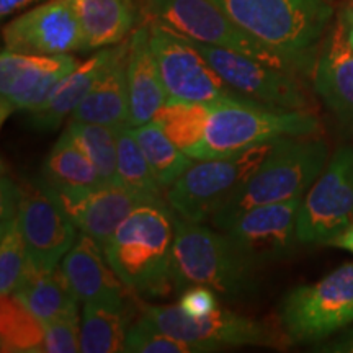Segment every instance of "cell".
Wrapping results in <instances>:
<instances>
[{
  "label": "cell",
  "instance_id": "6da1fadb",
  "mask_svg": "<svg viewBox=\"0 0 353 353\" xmlns=\"http://www.w3.org/2000/svg\"><path fill=\"white\" fill-rule=\"evenodd\" d=\"M154 120L195 161L228 157L286 136L321 132L314 112L242 101H169Z\"/></svg>",
  "mask_w": 353,
  "mask_h": 353
},
{
  "label": "cell",
  "instance_id": "7a4b0ae2",
  "mask_svg": "<svg viewBox=\"0 0 353 353\" xmlns=\"http://www.w3.org/2000/svg\"><path fill=\"white\" fill-rule=\"evenodd\" d=\"M175 213L165 201L138 206L114 231L103 252L132 296L161 299L174 288Z\"/></svg>",
  "mask_w": 353,
  "mask_h": 353
},
{
  "label": "cell",
  "instance_id": "3957f363",
  "mask_svg": "<svg viewBox=\"0 0 353 353\" xmlns=\"http://www.w3.org/2000/svg\"><path fill=\"white\" fill-rule=\"evenodd\" d=\"M237 25L301 76L314 72L337 0H214Z\"/></svg>",
  "mask_w": 353,
  "mask_h": 353
},
{
  "label": "cell",
  "instance_id": "277c9868",
  "mask_svg": "<svg viewBox=\"0 0 353 353\" xmlns=\"http://www.w3.org/2000/svg\"><path fill=\"white\" fill-rule=\"evenodd\" d=\"M257 268L224 231H213L175 214L172 273L176 293L203 285L228 301H245L257 296Z\"/></svg>",
  "mask_w": 353,
  "mask_h": 353
},
{
  "label": "cell",
  "instance_id": "5b68a950",
  "mask_svg": "<svg viewBox=\"0 0 353 353\" xmlns=\"http://www.w3.org/2000/svg\"><path fill=\"white\" fill-rule=\"evenodd\" d=\"M329 162V145L319 134L286 136L273 141L272 151L231 201L210 223L224 231L234 219L255 206L301 198Z\"/></svg>",
  "mask_w": 353,
  "mask_h": 353
},
{
  "label": "cell",
  "instance_id": "8992f818",
  "mask_svg": "<svg viewBox=\"0 0 353 353\" xmlns=\"http://www.w3.org/2000/svg\"><path fill=\"white\" fill-rule=\"evenodd\" d=\"M136 303L141 307V317L144 321L176 341L185 342L195 353L244 345L272 348L291 345L285 332L231 309L219 307L206 317H190L179 304L152 306L141 298H136Z\"/></svg>",
  "mask_w": 353,
  "mask_h": 353
},
{
  "label": "cell",
  "instance_id": "52a82bcc",
  "mask_svg": "<svg viewBox=\"0 0 353 353\" xmlns=\"http://www.w3.org/2000/svg\"><path fill=\"white\" fill-rule=\"evenodd\" d=\"M272 145L273 141L228 157L195 161L165 190L167 205L176 216L192 223L211 221L252 179Z\"/></svg>",
  "mask_w": 353,
  "mask_h": 353
},
{
  "label": "cell",
  "instance_id": "ba28073f",
  "mask_svg": "<svg viewBox=\"0 0 353 353\" xmlns=\"http://www.w3.org/2000/svg\"><path fill=\"white\" fill-rule=\"evenodd\" d=\"M278 319L291 343H317L353 324V262L316 283L290 290Z\"/></svg>",
  "mask_w": 353,
  "mask_h": 353
},
{
  "label": "cell",
  "instance_id": "9c48e42d",
  "mask_svg": "<svg viewBox=\"0 0 353 353\" xmlns=\"http://www.w3.org/2000/svg\"><path fill=\"white\" fill-rule=\"evenodd\" d=\"M141 13L143 21H154L192 41L226 48L275 68L293 70L237 25L214 0H141Z\"/></svg>",
  "mask_w": 353,
  "mask_h": 353
},
{
  "label": "cell",
  "instance_id": "30bf717a",
  "mask_svg": "<svg viewBox=\"0 0 353 353\" xmlns=\"http://www.w3.org/2000/svg\"><path fill=\"white\" fill-rule=\"evenodd\" d=\"M144 23L149 25L151 48L169 101L259 103L226 83L188 38L154 21Z\"/></svg>",
  "mask_w": 353,
  "mask_h": 353
},
{
  "label": "cell",
  "instance_id": "8fae6325",
  "mask_svg": "<svg viewBox=\"0 0 353 353\" xmlns=\"http://www.w3.org/2000/svg\"><path fill=\"white\" fill-rule=\"evenodd\" d=\"M19 216L28 265L37 272L59 267L74 245L79 229L43 175L17 180Z\"/></svg>",
  "mask_w": 353,
  "mask_h": 353
},
{
  "label": "cell",
  "instance_id": "7c38bea8",
  "mask_svg": "<svg viewBox=\"0 0 353 353\" xmlns=\"http://www.w3.org/2000/svg\"><path fill=\"white\" fill-rule=\"evenodd\" d=\"M192 43L226 83L247 99L267 107L291 112H312L314 108L316 103L304 85L301 74L275 68L226 48Z\"/></svg>",
  "mask_w": 353,
  "mask_h": 353
},
{
  "label": "cell",
  "instance_id": "4fadbf2b",
  "mask_svg": "<svg viewBox=\"0 0 353 353\" xmlns=\"http://www.w3.org/2000/svg\"><path fill=\"white\" fill-rule=\"evenodd\" d=\"M353 224V148L342 145L303 198L298 213L299 244L329 245Z\"/></svg>",
  "mask_w": 353,
  "mask_h": 353
},
{
  "label": "cell",
  "instance_id": "5bb4252c",
  "mask_svg": "<svg viewBox=\"0 0 353 353\" xmlns=\"http://www.w3.org/2000/svg\"><path fill=\"white\" fill-rule=\"evenodd\" d=\"M3 48L34 56H61L88 51L82 26L69 0H46L8 21Z\"/></svg>",
  "mask_w": 353,
  "mask_h": 353
},
{
  "label": "cell",
  "instance_id": "9a60e30c",
  "mask_svg": "<svg viewBox=\"0 0 353 353\" xmlns=\"http://www.w3.org/2000/svg\"><path fill=\"white\" fill-rule=\"evenodd\" d=\"M81 64L72 54L34 56L8 51L0 54V121L13 113L32 112L50 97L61 79Z\"/></svg>",
  "mask_w": 353,
  "mask_h": 353
},
{
  "label": "cell",
  "instance_id": "2e32d148",
  "mask_svg": "<svg viewBox=\"0 0 353 353\" xmlns=\"http://www.w3.org/2000/svg\"><path fill=\"white\" fill-rule=\"evenodd\" d=\"M303 198L255 206L224 229L250 262L265 265L293 254L298 239V213Z\"/></svg>",
  "mask_w": 353,
  "mask_h": 353
},
{
  "label": "cell",
  "instance_id": "e0dca14e",
  "mask_svg": "<svg viewBox=\"0 0 353 353\" xmlns=\"http://www.w3.org/2000/svg\"><path fill=\"white\" fill-rule=\"evenodd\" d=\"M54 192L79 231L90 236L101 247L132 211L151 201L117 183H101L83 190L54 188Z\"/></svg>",
  "mask_w": 353,
  "mask_h": 353
},
{
  "label": "cell",
  "instance_id": "ac0fdd59",
  "mask_svg": "<svg viewBox=\"0 0 353 353\" xmlns=\"http://www.w3.org/2000/svg\"><path fill=\"white\" fill-rule=\"evenodd\" d=\"M312 82L325 107L353 136V48L339 17L321 46Z\"/></svg>",
  "mask_w": 353,
  "mask_h": 353
},
{
  "label": "cell",
  "instance_id": "d6986e66",
  "mask_svg": "<svg viewBox=\"0 0 353 353\" xmlns=\"http://www.w3.org/2000/svg\"><path fill=\"white\" fill-rule=\"evenodd\" d=\"M61 270L82 304L88 301H128L132 296L110 267L103 247L81 231L74 245L61 260Z\"/></svg>",
  "mask_w": 353,
  "mask_h": 353
},
{
  "label": "cell",
  "instance_id": "ffe728a7",
  "mask_svg": "<svg viewBox=\"0 0 353 353\" xmlns=\"http://www.w3.org/2000/svg\"><path fill=\"white\" fill-rule=\"evenodd\" d=\"M128 51H130V38L114 44L112 57L105 64L90 94L74 112L70 120L105 125L117 130L130 125Z\"/></svg>",
  "mask_w": 353,
  "mask_h": 353
},
{
  "label": "cell",
  "instance_id": "44dd1931",
  "mask_svg": "<svg viewBox=\"0 0 353 353\" xmlns=\"http://www.w3.org/2000/svg\"><path fill=\"white\" fill-rule=\"evenodd\" d=\"M128 90H130V125L143 126L152 121L169 103V95L151 48L149 25L141 23L130 37L128 51Z\"/></svg>",
  "mask_w": 353,
  "mask_h": 353
},
{
  "label": "cell",
  "instance_id": "7402d4cb",
  "mask_svg": "<svg viewBox=\"0 0 353 353\" xmlns=\"http://www.w3.org/2000/svg\"><path fill=\"white\" fill-rule=\"evenodd\" d=\"M112 52L113 46L101 48L97 54L88 57L85 63H81L72 72L61 79L50 97L39 107L26 113L30 125L39 131H54L63 125L65 118L72 117L90 94L105 64L112 57Z\"/></svg>",
  "mask_w": 353,
  "mask_h": 353
},
{
  "label": "cell",
  "instance_id": "603a6c76",
  "mask_svg": "<svg viewBox=\"0 0 353 353\" xmlns=\"http://www.w3.org/2000/svg\"><path fill=\"white\" fill-rule=\"evenodd\" d=\"M13 296L44 325L79 317L81 301L70 290L61 265L46 272L26 268L23 278L13 291Z\"/></svg>",
  "mask_w": 353,
  "mask_h": 353
},
{
  "label": "cell",
  "instance_id": "cb8c5ba5",
  "mask_svg": "<svg viewBox=\"0 0 353 353\" xmlns=\"http://www.w3.org/2000/svg\"><path fill=\"white\" fill-rule=\"evenodd\" d=\"M85 37L87 50H101L125 41L134 32V0H69Z\"/></svg>",
  "mask_w": 353,
  "mask_h": 353
},
{
  "label": "cell",
  "instance_id": "d4e9b609",
  "mask_svg": "<svg viewBox=\"0 0 353 353\" xmlns=\"http://www.w3.org/2000/svg\"><path fill=\"white\" fill-rule=\"evenodd\" d=\"M28 265L19 216L17 180L3 172L0 179V296L13 294Z\"/></svg>",
  "mask_w": 353,
  "mask_h": 353
},
{
  "label": "cell",
  "instance_id": "484cf974",
  "mask_svg": "<svg viewBox=\"0 0 353 353\" xmlns=\"http://www.w3.org/2000/svg\"><path fill=\"white\" fill-rule=\"evenodd\" d=\"M132 317L130 301L83 303L81 321V352H125L126 334Z\"/></svg>",
  "mask_w": 353,
  "mask_h": 353
},
{
  "label": "cell",
  "instance_id": "4316f807",
  "mask_svg": "<svg viewBox=\"0 0 353 353\" xmlns=\"http://www.w3.org/2000/svg\"><path fill=\"white\" fill-rule=\"evenodd\" d=\"M43 176L57 190L94 188L103 183L92 159L65 131L48 154Z\"/></svg>",
  "mask_w": 353,
  "mask_h": 353
},
{
  "label": "cell",
  "instance_id": "83f0119b",
  "mask_svg": "<svg viewBox=\"0 0 353 353\" xmlns=\"http://www.w3.org/2000/svg\"><path fill=\"white\" fill-rule=\"evenodd\" d=\"M131 131L154 176L164 190L170 188L195 162V159L190 157L156 120L131 128Z\"/></svg>",
  "mask_w": 353,
  "mask_h": 353
},
{
  "label": "cell",
  "instance_id": "f1b7e54d",
  "mask_svg": "<svg viewBox=\"0 0 353 353\" xmlns=\"http://www.w3.org/2000/svg\"><path fill=\"white\" fill-rule=\"evenodd\" d=\"M0 350L44 353V324L13 294L0 296Z\"/></svg>",
  "mask_w": 353,
  "mask_h": 353
},
{
  "label": "cell",
  "instance_id": "f546056e",
  "mask_svg": "<svg viewBox=\"0 0 353 353\" xmlns=\"http://www.w3.org/2000/svg\"><path fill=\"white\" fill-rule=\"evenodd\" d=\"M114 183L151 201H165V190L154 176L138 141L134 139L131 128L128 126L118 131L117 180Z\"/></svg>",
  "mask_w": 353,
  "mask_h": 353
},
{
  "label": "cell",
  "instance_id": "4dcf8cb0",
  "mask_svg": "<svg viewBox=\"0 0 353 353\" xmlns=\"http://www.w3.org/2000/svg\"><path fill=\"white\" fill-rule=\"evenodd\" d=\"M64 131L92 159V162L100 172L103 183H114L117 180L118 131L120 130L105 125L70 120Z\"/></svg>",
  "mask_w": 353,
  "mask_h": 353
},
{
  "label": "cell",
  "instance_id": "1f68e13d",
  "mask_svg": "<svg viewBox=\"0 0 353 353\" xmlns=\"http://www.w3.org/2000/svg\"><path fill=\"white\" fill-rule=\"evenodd\" d=\"M126 353H195L182 341L162 332L143 317L130 325L125 342Z\"/></svg>",
  "mask_w": 353,
  "mask_h": 353
},
{
  "label": "cell",
  "instance_id": "d6a6232c",
  "mask_svg": "<svg viewBox=\"0 0 353 353\" xmlns=\"http://www.w3.org/2000/svg\"><path fill=\"white\" fill-rule=\"evenodd\" d=\"M81 352V319L70 317L44 325V353Z\"/></svg>",
  "mask_w": 353,
  "mask_h": 353
},
{
  "label": "cell",
  "instance_id": "836d02e7",
  "mask_svg": "<svg viewBox=\"0 0 353 353\" xmlns=\"http://www.w3.org/2000/svg\"><path fill=\"white\" fill-rule=\"evenodd\" d=\"M176 304L190 317H206L219 309V296L208 286L193 285L179 293Z\"/></svg>",
  "mask_w": 353,
  "mask_h": 353
},
{
  "label": "cell",
  "instance_id": "e575fe53",
  "mask_svg": "<svg viewBox=\"0 0 353 353\" xmlns=\"http://www.w3.org/2000/svg\"><path fill=\"white\" fill-rule=\"evenodd\" d=\"M316 350L325 353H353V329L345 330L332 342L322 343Z\"/></svg>",
  "mask_w": 353,
  "mask_h": 353
},
{
  "label": "cell",
  "instance_id": "d590c367",
  "mask_svg": "<svg viewBox=\"0 0 353 353\" xmlns=\"http://www.w3.org/2000/svg\"><path fill=\"white\" fill-rule=\"evenodd\" d=\"M46 2V0H0V17L7 19L15 12L23 10V8L34 6V3Z\"/></svg>",
  "mask_w": 353,
  "mask_h": 353
},
{
  "label": "cell",
  "instance_id": "8d00e7d4",
  "mask_svg": "<svg viewBox=\"0 0 353 353\" xmlns=\"http://www.w3.org/2000/svg\"><path fill=\"white\" fill-rule=\"evenodd\" d=\"M329 245L337 247V249H343L347 250V252L353 254V224L350 228H347L345 231L339 234L337 237H334V239L329 242Z\"/></svg>",
  "mask_w": 353,
  "mask_h": 353
},
{
  "label": "cell",
  "instance_id": "74e56055",
  "mask_svg": "<svg viewBox=\"0 0 353 353\" xmlns=\"http://www.w3.org/2000/svg\"><path fill=\"white\" fill-rule=\"evenodd\" d=\"M339 19L342 20L343 28H345V33H347V38L353 48V0L348 3V6L343 7V10L339 13Z\"/></svg>",
  "mask_w": 353,
  "mask_h": 353
}]
</instances>
